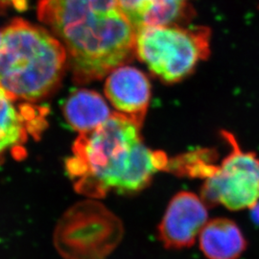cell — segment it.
Returning a JSON list of instances; mask_svg holds the SVG:
<instances>
[{
    "label": "cell",
    "instance_id": "obj_1",
    "mask_svg": "<svg viewBox=\"0 0 259 259\" xmlns=\"http://www.w3.org/2000/svg\"><path fill=\"white\" fill-rule=\"evenodd\" d=\"M37 17L65 47L77 83L102 79L135 53L137 31L117 0H38Z\"/></svg>",
    "mask_w": 259,
    "mask_h": 259
},
{
    "label": "cell",
    "instance_id": "obj_2",
    "mask_svg": "<svg viewBox=\"0 0 259 259\" xmlns=\"http://www.w3.org/2000/svg\"><path fill=\"white\" fill-rule=\"evenodd\" d=\"M140 128L113 112L96 129L80 134L65 162L75 190L91 198H102L111 190L135 193L144 189L157 172L166 170V154L148 148Z\"/></svg>",
    "mask_w": 259,
    "mask_h": 259
},
{
    "label": "cell",
    "instance_id": "obj_3",
    "mask_svg": "<svg viewBox=\"0 0 259 259\" xmlns=\"http://www.w3.org/2000/svg\"><path fill=\"white\" fill-rule=\"evenodd\" d=\"M67 63L65 47L46 29L14 19L0 32V85L35 103L55 92Z\"/></svg>",
    "mask_w": 259,
    "mask_h": 259
},
{
    "label": "cell",
    "instance_id": "obj_4",
    "mask_svg": "<svg viewBox=\"0 0 259 259\" xmlns=\"http://www.w3.org/2000/svg\"><path fill=\"white\" fill-rule=\"evenodd\" d=\"M209 41L205 27L150 26L137 31L135 53L161 81L177 83L209 55Z\"/></svg>",
    "mask_w": 259,
    "mask_h": 259
},
{
    "label": "cell",
    "instance_id": "obj_5",
    "mask_svg": "<svg viewBox=\"0 0 259 259\" xmlns=\"http://www.w3.org/2000/svg\"><path fill=\"white\" fill-rule=\"evenodd\" d=\"M124 229L120 219L97 201L71 206L60 219L54 245L65 259H103L120 243Z\"/></svg>",
    "mask_w": 259,
    "mask_h": 259
},
{
    "label": "cell",
    "instance_id": "obj_6",
    "mask_svg": "<svg viewBox=\"0 0 259 259\" xmlns=\"http://www.w3.org/2000/svg\"><path fill=\"white\" fill-rule=\"evenodd\" d=\"M222 134L232 151L220 165L208 164L203 178V201L210 205L221 204L233 210L252 207L259 201V158L242 151L231 133Z\"/></svg>",
    "mask_w": 259,
    "mask_h": 259
},
{
    "label": "cell",
    "instance_id": "obj_7",
    "mask_svg": "<svg viewBox=\"0 0 259 259\" xmlns=\"http://www.w3.org/2000/svg\"><path fill=\"white\" fill-rule=\"evenodd\" d=\"M19 101L0 85V164L9 154L22 159L29 139H39L47 127V108Z\"/></svg>",
    "mask_w": 259,
    "mask_h": 259
},
{
    "label": "cell",
    "instance_id": "obj_8",
    "mask_svg": "<svg viewBox=\"0 0 259 259\" xmlns=\"http://www.w3.org/2000/svg\"><path fill=\"white\" fill-rule=\"evenodd\" d=\"M206 223L204 201L191 192H180L170 201L159 224V239L168 249L191 247Z\"/></svg>",
    "mask_w": 259,
    "mask_h": 259
},
{
    "label": "cell",
    "instance_id": "obj_9",
    "mask_svg": "<svg viewBox=\"0 0 259 259\" xmlns=\"http://www.w3.org/2000/svg\"><path fill=\"white\" fill-rule=\"evenodd\" d=\"M105 93L116 112L142 126L152 93L146 75L134 66H118L108 75Z\"/></svg>",
    "mask_w": 259,
    "mask_h": 259
},
{
    "label": "cell",
    "instance_id": "obj_10",
    "mask_svg": "<svg viewBox=\"0 0 259 259\" xmlns=\"http://www.w3.org/2000/svg\"><path fill=\"white\" fill-rule=\"evenodd\" d=\"M190 0H117L136 31L150 26L178 24L190 16Z\"/></svg>",
    "mask_w": 259,
    "mask_h": 259
},
{
    "label": "cell",
    "instance_id": "obj_11",
    "mask_svg": "<svg viewBox=\"0 0 259 259\" xmlns=\"http://www.w3.org/2000/svg\"><path fill=\"white\" fill-rule=\"evenodd\" d=\"M63 111L68 125L80 134L96 129L112 114L109 105L99 93L85 89L71 93Z\"/></svg>",
    "mask_w": 259,
    "mask_h": 259
},
{
    "label": "cell",
    "instance_id": "obj_12",
    "mask_svg": "<svg viewBox=\"0 0 259 259\" xmlns=\"http://www.w3.org/2000/svg\"><path fill=\"white\" fill-rule=\"evenodd\" d=\"M200 247L208 259H237L246 249V240L235 223L218 218L205 224Z\"/></svg>",
    "mask_w": 259,
    "mask_h": 259
},
{
    "label": "cell",
    "instance_id": "obj_13",
    "mask_svg": "<svg viewBox=\"0 0 259 259\" xmlns=\"http://www.w3.org/2000/svg\"><path fill=\"white\" fill-rule=\"evenodd\" d=\"M27 6L28 0H0V10L15 9L21 12Z\"/></svg>",
    "mask_w": 259,
    "mask_h": 259
},
{
    "label": "cell",
    "instance_id": "obj_14",
    "mask_svg": "<svg viewBox=\"0 0 259 259\" xmlns=\"http://www.w3.org/2000/svg\"><path fill=\"white\" fill-rule=\"evenodd\" d=\"M251 215H252V219L253 221L258 224L259 225V201L252 206V211H251Z\"/></svg>",
    "mask_w": 259,
    "mask_h": 259
}]
</instances>
